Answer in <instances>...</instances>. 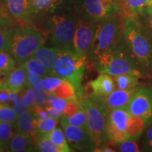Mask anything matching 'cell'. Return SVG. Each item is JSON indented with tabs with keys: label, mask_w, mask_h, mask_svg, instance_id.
Segmentation results:
<instances>
[{
	"label": "cell",
	"mask_w": 152,
	"mask_h": 152,
	"mask_svg": "<svg viewBox=\"0 0 152 152\" xmlns=\"http://www.w3.org/2000/svg\"><path fill=\"white\" fill-rule=\"evenodd\" d=\"M99 73L112 76L131 74L139 77H147V71L133 56L123 39L115 47L102 53L93 61Z\"/></svg>",
	"instance_id": "1"
},
{
	"label": "cell",
	"mask_w": 152,
	"mask_h": 152,
	"mask_svg": "<svg viewBox=\"0 0 152 152\" xmlns=\"http://www.w3.org/2000/svg\"><path fill=\"white\" fill-rule=\"evenodd\" d=\"M123 37L133 56L147 73H151L152 38L142 26L137 16L125 18Z\"/></svg>",
	"instance_id": "2"
},
{
	"label": "cell",
	"mask_w": 152,
	"mask_h": 152,
	"mask_svg": "<svg viewBox=\"0 0 152 152\" xmlns=\"http://www.w3.org/2000/svg\"><path fill=\"white\" fill-rule=\"evenodd\" d=\"M125 18L121 13L96 23L89 60L93 61L98 56L113 48L122 40Z\"/></svg>",
	"instance_id": "3"
},
{
	"label": "cell",
	"mask_w": 152,
	"mask_h": 152,
	"mask_svg": "<svg viewBox=\"0 0 152 152\" xmlns=\"http://www.w3.org/2000/svg\"><path fill=\"white\" fill-rule=\"evenodd\" d=\"M86 61V58L80 56L73 51L58 49V58L51 75L70 82L75 87L77 98H80L83 94L82 81Z\"/></svg>",
	"instance_id": "4"
},
{
	"label": "cell",
	"mask_w": 152,
	"mask_h": 152,
	"mask_svg": "<svg viewBox=\"0 0 152 152\" xmlns=\"http://www.w3.org/2000/svg\"><path fill=\"white\" fill-rule=\"evenodd\" d=\"M45 37L40 32L28 26L14 27L10 54L19 65L31 58L42 46Z\"/></svg>",
	"instance_id": "5"
},
{
	"label": "cell",
	"mask_w": 152,
	"mask_h": 152,
	"mask_svg": "<svg viewBox=\"0 0 152 152\" xmlns=\"http://www.w3.org/2000/svg\"><path fill=\"white\" fill-rule=\"evenodd\" d=\"M78 99L86 113L87 128L95 145L94 151L108 146L107 115L90 95L83 94Z\"/></svg>",
	"instance_id": "6"
},
{
	"label": "cell",
	"mask_w": 152,
	"mask_h": 152,
	"mask_svg": "<svg viewBox=\"0 0 152 152\" xmlns=\"http://www.w3.org/2000/svg\"><path fill=\"white\" fill-rule=\"evenodd\" d=\"M79 17L75 14H56L47 20V33L54 47L73 51V37Z\"/></svg>",
	"instance_id": "7"
},
{
	"label": "cell",
	"mask_w": 152,
	"mask_h": 152,
	"mask_svg": "<svg viewBox=\"0 0 152 152\" xmlns=\"http://www.w3.org/2000/svg\"><path fill=\"white\" fill-rule=\"evenodd\" d=\"M75 7L80 18L93 23L121 13L118 0H76Z\"/></svg>",
	"instance_id": "8"
},
{
	"label": "cell",
	"mask_w": 152,
	"mask_h": 152,
	"mask_svg": "<svg viewBox=\"0 0 152 152\" xmlns=\"http://www.w3.org/2000/svg\"><path fill=\"white\" fill-rule=\"evenodd\" d=\"M132 116L128 105L111 110L107 115L106 131L109 141L118 143L128 140L126 129Z\"/></svg>",
	"instance_id": "9"
},
{
	"label": "cell",
	"mask_w": 152,
	"mask_h": 152,
	"mask_svg": "<svg viewBox=\"0 0 152 152\" xmlns=\"http://www.w3.org/2000/svg\"><path fill=\"white\" fill-rule=\"evenodd\" d=\"M130 113L143 120L146 127L152 125V92L149 86L141 87L128 104Z\"/></svg>",
	"instance_id": "10"
},
{
	"label": "cell",
	"mask_w": 152,
	"mask_h": 152,
	"mask_svg": "<svg viewBox=\"0 0 152 152\" xmlns=\"http://www.w3.org/2000/svg\"><path fill=\"white\" fill-rule=\"evenodd\" d=\"M96 23L79 18L73 37V50L80 56L88 59L94 39Z\"/></svg>",
	"instance_id": "11"
},
{
	"label": "cell",
	"mask_w": 152,
	"mask_h": 152,
	"mask_svg": "<svg viewBox=\"0 0 152 152\" xmlns=\"http://www.w3.org/2000/svg\"><path fill=\"white\" fill-rule=\"evenodd\" d=\"M61 125L72 148L81 151H94V143L88 130L67 123H61Z\"/></svg>",
	"instance_id": "12"
},
{
	"label": "cell",
	"mask_w": 152,
	"mask_h": 152,
	"mask_svg": "<svg viewBox=\"0 0 152 152\" xmlns=\"http://www.w3.org/2000/svg\"><path fill=\"white\" fill-rule=\"evenodd\" d=\"M42 85L47 94L53 95L57 98L68 99L77 96L73 85L70 82L61 77L52 75L46 76L42 78Z\"/></svg>",
	"instance_id": "13"
},
{
	"label": "cell",
	"mask_w": 152,
	"mask_h": 152,
	"mask_svg": "<svg viewBox=\"0 0 152 152\" xmlns=\"http://www.w3.org/2000/svg\"><path fill=\"white\" fill-rule=\"evenodd\" d=\"M137 90H123L116 89L108 96L97 97L92 95V97L98 104L106 115L111 110L128 105L129 101Z\"/></svg>",
	"instance_id": "14"
},
{
	"label": "cell",
	"mask_w": 152,
	"mask_h": 152,
	"mask_svg": "<svg viewBox=\"0 0 152 152\" xmlns=\"http://www.w3.org/2000/svg\"><path fill=\"white\" fill-rule=\"evenodd\" d=\"M9 12L17 21L30 24L33 18L29 0H5Z\"/></svg>",
	"instance_id": "15"
},
{
	"label": "cell",
	"mask_w": 152,
	"mask_h": 152,
	"mask_svg": "<svg viewBox=\"0 0 152 152\" xmlns=\"http://www.w3.org/2000/svg\"><path fill=\"white\" fill-rule=\"evenodd\" d=\"M88 86L92 90V94L90 95L97 97L108 96L115 88L113 77L106 73H100L96 78L89 83Z\"/></svg>",
	"instance_id": "16"
},
{
	"label": "cell",
	"mask_w": 152,
	"mask_h": 152,
	"mask_svg": "<svg viewBox=\"0 0 152 152\" xmlns=\"http://www.w3.org/2000/svg\"><path fill=\"white\" fill-rule=\"evenodd\" d=\"M64 1V0H29L33 20L37 17L52 14Z\"/></svg>",
	"instance_id": "17"
},
{
	"label": "cell",
	"mask_w": 152,
	"mask_h": 152,
	"mask_svg": "<svg viewBox=\"0 0 152 152\" xmlns=\"http://www.w3.org/2000/svg\"><path fill=\"white\" fill-rule=\"evenodd\" d=\"M33 137L29 134L16 132L14 133L9 142L7 150L9 151H37L36 147H34Z\"/></svg>",
	"instance_id": "18"
},
{
	"label": "cell",
	"mask_w": 152,
	"mask_h": 152,
	"mask_svg": "<svg viewBox=\"0 0 152 152\" xmlns=\"http://www.w3.org/2000/svg\"><path fill=\"white\" fill-rule=\"evenodd\" d=\"M37 117L33 111H28L18 115L15 128L16 132L29 134L34 138L37 132Z\"/></svg>",
	"instance_id": "19"
},
{
	"label": "cell",
	"mask_w": 152,
	"mask_h": 152,
	"mask_svg": "<svg viewBox=\"0 0 152 152\" xmlns=\"http://www.w3.org/2000/svg\"><path fill=\"white\" fill-rule=\"evenodd\" d=\"M7 89L12 93H19L27 85L26 70L22 67H15L7 75Z\"/></svg>",
	"instance_id": "20"
},
{
	"label": "cell",
	"mask_w": 152,
	"mask_h": 152,
	"mask_svg": "<svg viewBox=\"0 0 152 152\" xmlns=\"http://www.w3.org/2000/svg\"><path fill=\"white\" fill-rule=\"evenodd\" d=\"M58 49L56 47L49 48L42 45L37 50H36L31 58H35L40 61L52 73L58 58Z\"/></svg>",
	"instance_id": "21"
},
{
	"label": "cell",
	"mask_w": 152,
	"mask_h": 152,
	"mask_svg": "<svg viewBox=\"0 0 152 152\" xmlns=\"http://www.w3.org/2000/svg\"><path fill=\"white\" fill-rule=\"evenodd\" d=\"M116 89L123 90H138L141 88L140 77L131 74H123L113 76Z\"/></svg>",
	"instance_id": "22"
},
{
	"label": "cell",
	"mask_w": 152,
	"mask_h": 152,
	"mask_svg": "<svg viewBox=\"0 0 152 152\" xmlns=\"http://www.w3.org/2000/svg\"><path fill=\"white\" fill-rule=\"evenodd\" d=\"M121 8V13L125 18L137 16L147 7V0H118Z\"/></svg>",
	"instance_id": "23"
},
{
	"label": "cell",
	"mask_w": 152,
	"mask_h": 152,
	"mask_svg": "<svg viewBox=\"0 0 152 152\" xmlns=\"http://www.w3.org/2000/svg\"><path fill=\"white\" fill-rule=\"evenodd\" d=\"M146 125L143 120L140 117L131 116L126 129V134L128 140L137 141L144 132Z\"/></svg>",
	"instance_id": "24"
},
{
	"label": "cell",
	"mask_w": 152,
	"mask_h": 152,
	"mask_svg": "<svg viewBox=\"0 0 152 152\" xmlns=\"http://www.w3.org/2000/svg\"><path fill=\"white\" fill-rule=\"evenodd\" d=\"M61 123L75 125V126L88 130L86 113H85V109H83L82 105L78 111L73 115H70V116H64V115H62L61 118Z\"/></svg>",
	"instance_id": "25"
},
{
	"label": "cell",
	"mask_w": 152,
	"mask_h": 152,
	"mask_svg": "<svg viewBox=\"0 0 152 152\" xmlns=\"http://www.w3.org/2000/svg\"><path fill=\"white\" fill-rule=\"evenodd\" d=\"M54 144L59 150V152L73 151L70 147L69 144L66 137L65 133L61 128H55L52 132L47 134Z\"/></svg>",
	"instance_id": "26"
},
{
	"label": "cell",
	"mask_w": 152,
	"mask_h": 152,
	"mask_svg": "<svg viewBox=\"0 0 152 152\" xmlns=\"http://www.w3.org/2000/svg\"><path fill=\"white\" fill-rule=\"evenodd\" d=\"M20 66L23 68L25 70H28L38 74L42 77L51 75V71L48 68L45 67L40 61L35 58H30L20 64Z\"/></svg>",
	"instance_id": "27"
},
{
	"label": "cell",
	"mask_w": 152,
	"mask_h": 152,
	"mask_svg": "<svg viewBox=\"0 0 152 152\" xmlns=\"http://www.w3.org/2000/svg\"><path fill=\"white\" fill-rule=\"evenodd\" d=\"M58 121V120L52 118L49 116L44 118H37V132H36L35 137L37 135L47 134L52 132L54 129L56 128Z\"/></svg>",
	"instance_id": "28"
},
{
	"label": "cell",
	"mask_w": 152,
	"mask_h": 152,
	"mask_svg": "<svg viewBox=\"0 0 152 152\" xmlns=\"http://www.w3.org/2000/svg\"><path fill=\"white\" fill-rule=\"evenodd\" d=\"M14 125L0 121V144L3 150L7 149L9 142L14 134Z\"/></svg>",
	"instance_id": "29"
},
{
	"label": "cell",
	"mask_w": 152,
	"mask_h": 152,
	"mask_svg": "<svg viewBox=\"0 0 152 152\" xmlns=\"http://www.w3.org/2000/svg\"><path fill=\"white\" fill-rule=\"evenodd\" d=\"M35 139L36 142V147H37L38 151L59 152V150L47 134L37 135Z\"/></svg>",
	"instance_id": "30"
},
{
	"label": "cell",
	"mask_w": 152,
	"mask_h": 152,
	"mask_svg": "<svg viewBox=\"0 0 152 152\" xmlns=\"http://www.w3.org/2000/svg\"><path fill=\"white\" fill-rule=\"evenodd\" d=\"M14 27H0V51L10 53Z\"/></svg>",
	"instance_id": "31"
},
{
	"label": "cell",
	"mask_w": 152,
	"mask_h": 152,
	"mask_svg": "<svg viewBox=\"0 0 152 152\" xmlns=\"http://www.w3.org/2000/svg\"><path fill=\"white\" fill-rule=\"evenodd\" d=\"M15 20L7 8L5 0H0V27H14Z\"/></svg>",
	"instance_id": "32"
},
{
	"label": "cell",
	"mask_w": 152,
	"mask_h": 152,
	"mask_svg": "<svg viewBox=\"0 0 152 152\" xmlns=\"http://www.w3.org/2000/svg\"><path fill=\"white\" fill-rule=\"evenodd\" d=\"M18 115L14 111V109L8 104L0 103V121L16 124Z\"/></svg>",
	"instance_id": "33"
},
{
	"label": "cell",
	"mask_w": 152,
	"mask_h": 152,
	"mask_svg": "<svg viewBox=\"0 0 152 152\" xmlns=\"http://www.w3.org/2000/svg\"><path fill=\"white\" fill-rule=\"evenodd\" d=\"M137 16L142 26L152 38V7L147 6Z\"/></svg>",
	"instance_id": "34"
},
{
	"label": "cell",
	"mask_w": 152,
	"mask_h": 152,
	"mask_svg": "<svg viewBox=\"0 0 152 152\" xmlns=\"http://www.w3.org/2000/svg\"><path fill=\"white\" fill-rule=\"evenodd\" d=\"M16 60L10 53L0 51V70L9 72L16 66Z\"/></svg>",
	"instance_id": "35"
},
{
	"label": "cell",
	"mask_w": 152,
	"mask_h": 152,
	"mask_svg": "<svg viewBox=\"0 0 152 152\" xmlns=\"http://www.w3.org/2000/svg\"><path fill=\"white\" fill-rule=\"evenodd\" d=\"M137 141L132 140H125L118 143H113L117 151L122 152H139L140 151Z\"/></svg>",
	"instance_id": "36"
},
{
	"label": "cell",
	"mask_w": 152,
	"mask_h": 152,
	"mask_svg": "<svg viewBox=\"0 0 152 152\" xmlns=\"http://www.w3.org/2000/svg\"><path fill=\"white\" fill-rule=\"evenodd\" d=\"M26 77H27V85L26 87H33L35 90L42 89V78L38 74L34 73L33 71L26 70Z\"/></svg>",
	"instance_id": "37"
},
{
	"label": "cell",
	"mask_w": 152,
	"mask_h": 152,
	"mask_svg": "<svg viewBox=\"0 0 152 152\" xmlns=\"http://www.w3.org/2000/svg\"><path fill=\"white\" fill-rule=\"evenodd\" d=\"M27 87V90L25 91V92L22 94V102L25 105L27 106L31 110H33L34 106H35L36 90L33 87Z\"/></svg>",
	"instance_id": "38"
},
{
	"label": "cell",
	"mask_w": 152,
	"mask_h": 152,
	"mask_svg": "<svg viewBox=\"0 0 152 152\" xmlns=\"http://www.w3.org/2000/svg\"><path fill=\"white\" fill-rule=\"evenodd\" d=\"M149 127L142 139V149L144 151H152V125Z\"/></svg>",
	"instance_id": "39"
},
{
	"label": "cell",
	"mask_w": 152,
	"mask_h": 152,
	"mask_svg": "<svg viewBox=\"0 0 152 152\" xmlns=\"http://www.w3.org/2000/svg\"><path fill=\"white\" fill-rule=\"evenodd\" d=\"M14 111L16 112V113L18 115H20V114L25 113V112H27L28 111H32L30 108H28L27 106H26L23 103L21 97L19 98L16 102H14V106L13 107Z\"/></svg>",
	"instance_id": "40"
},
{
	"label": "cell",
	"mask_w": 152,
	"mask_h": 152,
	"mask_svg": "<svg viewBox=\"0 0 152 152\" xmlns=\"http://www.w3.org/2000/svg\"><path fill=\"white\" fill-rule=\"evenodd\" d=\"M44 107H45V109L47 110V113H48L49 117H51L52 118L57 119V120H58L60 118H61L63 115V112L59 111V110L55 109L54 106L47 105V106H45Z\"/></svg>",
	"instance_id": "41"
},
{
	"label": "cell",
	"mask_w": 152,
	"mask_h": 152,
	"mask_svg": "<svg viewBox=\"0 0 152 152\" xmlns=\"http://www.w3.org/2000/svg\"><path fill=\"white\" fill-rule=\"evenodd\" d=\"M10 94L11 92L8 89L0 91V103L8 104L10 102Z\"/></svg>",
	"instance_id": "42"
},
{
	"label": "cell",
	"mask_w": 152,
	"mask_h": 152,
	"mask_svg": "<svg viewBox=\"0 0 152 152\" xmlns=\"http://www.w3.org/2000/svg\"><path fill=\"white\" fill-rule=\"evenodd\" d=\"M9 72L0 70V91L7 89V75Z\"/></svg>",
	"instance_id": "43"
},
{
	"label": "cell",
	"mask_w": 152,
	"mask_h": 152,
	"mask_svg": "<svg viewBox=\"0 0 152 152\" xmlns=\"http://www.w3.org/2000/svg\"><path fill=\"white\" fill-rule=\"evenodd\" d=\"M147 6H148V7H152V0H147Z\"/></svg>",
	"instance_id": "44"
},
{
	"label": "cell",
	"mask_w": 152,
	"mask_h": 152,
	"mask_svg": "<svg viewBox=\"0 0 152 152\" xmlns=\"http://www.w3.org/2000/svg\"><path fill=\"white\" fill-rule=\"evenodd\" d=\"M149 88L151 89V92H152V82H151V83H150L149 84Z\"/></svg>",
	"instance_id": "45"
},
{
	"label": "cell",
	"mask_w": 152,
	"mask_h": 152,
	"mask_svg": "<svg viewBox=\"0 0 152 152\" xmlns=\"http://www.w3.org/2000/svg\"><path fill=\"white\" fill-rule=\"evenodd\" d=\"M3 151V149H2V147H1V144H0V151Z\"/></svg>",
	"instance_id": "46"
},
{
	"label": "cell",
	"mask_w": 152,
	"mask_h": 152,
	"mask_svg": "<svg viewBox=\"0 0 152 152\" xmlns=\"http://www.w3.org/2000/svg\"><path fill=\"white\" fill-rule=\"evenodd\" d=\"M151 73H152V62H151Z\"/></svg>",
	"instance_id": "47"
}]
</instances>
